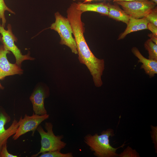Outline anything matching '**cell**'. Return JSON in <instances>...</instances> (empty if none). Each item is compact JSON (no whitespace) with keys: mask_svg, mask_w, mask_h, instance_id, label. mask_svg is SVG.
Returning a JSON list of instances; mask_svg holds the SVG:
<instances>
[{"mask_svg":"<svg viewBox=\"0 0 157 157\" xmlns=\"http://www.w3.org/2000/svg\"><path fill=\"white\" fill-rule=\"evenodd\" d=\"M67 13L74 37L78 60L88 68H92L98 65L99 60L92 52L85 38L84 24L81 19L83 12L78 9L77 3L73 2L67 8Z\"/></svg>","mask_w":157,"mask_h":157,"instance_id":"obj_1","label":"cell"},{"mask_svg":"<svg viewBox=\"0 0 157 157\" xmlns=\"http://www.w3.org/2000/svg\"><path fill=\"white\" fill-rule=\"evenodd\" d=\"M114 135V130L108 129L103 131L101 134L96 133L93 135L88 134L84 137L85 143L93 152L94 156L97 157H116L119 156L116 153L118 149L123 147L125 142L117 148L112 147L110 143L109 138Z\"/></svg>","mask_w":157,"mask_h":157,"instance_id":"obj_2","label":"cell"},{"mask_svg":"<svg viewBox=\"0 0 157 157\" xmlns=\"http://www.w3.org/2000/svg\"><path fill=\"white\" fill-rule=\"evenodd\" d=\"M53 125L50 122H46L44 127L46 132L42 127L39 125L37 130L41 138V147L39 152L31 157H36L42 153L53 151H59L64 149L67 144L61 140L64 138L63 135H56L53 131Z\"/></svg>","mask_w":157,"mask_h":157,"instance_id":"obj_3","label":"cell"},{"mask_svg":"<svg viewBox=\"0 0 157 157\" xmlns=\"http://www.w3.org/2000/svg\"><path fill=\"white\" fill-rule=\"evenodd\" d=\"M55 22L51 24L50 28L59 34L60 38V44L68 47L73 53L77 54L76 43L72 35V30L68 19L58 12L55 13Z\"/></svg>","mask_w":157,"mask_h":157,"instance_id":"obj_4","label":"cell"},{"mask_svg":"<svg viewBox=\"0 0 157 157\" xmlns=\"http://www.w3.org/2000/svg\"><path fill=\"white\" fill-rule=\"evenodd\" d=\"M7 29L6 30L0 24V33L2 37L1 41L4 48L11 51L14 56L16 59V63L20 66L22 62L25 60H33L34 58L31 57L29 54L23 55L20 50L15 43L17 40V38L13 34L10 24L7 26Z\"/></svg>","mask_w":157,"mask_h":157,"instance_id":"obj_5","label":"cell"},{"mask_svg":"<svg viewBox=\"0 0 157 157\" xmlns=\"http://www.w3.org/2000/svg\"><path fill=\"white\" fill-rule=\"evenodd\" d=\"M116 3L122 6L123 10L130 17L136 18L146 17L156 5L153 1L148 0L120 1Z\"/></svg>","mask_w":157,"mask_h":157,"instance_id":"obj_6","label":"cell"},{"mask_svg":"<svg viewBox=\"0 0 157 157\" xmlns=\"http://www.w3.org/2000/svg\"><path fill=\"white\" fill-rule=\"evenodd\" d=\"M49 117L48 114L38 115L34 112L32 116L25 114L23 118L21 117L19 120V126L13 138L16 140L21 136L31 131L32 132V135H33L35 130L40 124Z\"/></svg>","mask_w":157,"mask_h":157,"instance_id":"obj_7","label":"cell"},{"mask_svg":"<svg viewBox=\"0 0 157 157\" xmlns=\"http://www.w3.org/2000/svg\"><path fill=\"white\" fill-rule=\"evenodd\" d=\"M10 53L4 48L3 45H0V80L4 79L7 76L23 73V70L20 66L16 63H11L8 61L7 54Z\"/></svg>","mask_w":157,"mask_h":157,"instance_id":"obj_8","label":"cell"},{"mask_svg":"<svg viewBox=\"0 0 157 157\" xmlns=\"http://www.w3.org/2000/svg\"><path fill=\"white\" fill-rule=\"evenodd\" d=\"M10 120V117L6 112L0 111V150L4 144H7L8 139L16 133L19 126V121L14 119L10 126L6 129L5 125Z\"/></svg>","mask_w":157,"mask_h":157,"instance_id":"obj_9","label":"cell"},{"mask_svg":"<svg viewBox=\"0 0 157 157\" xmlns=\"http://www.w3.org/2000/svg\"><path fill=\"white\" fill-rule=\"evenodd\" d=\"M48 92L41 87L35 90L30 97L33 106L34 112L38 115L47 114L44 106V99L47 97Z\"/></svg>","mask_w":157,"mask_h":157,"instance_id":"obj_10","label":"cell"},{"mask_svg":"<svg viewBox=\"0 0 157 157\" xmlns=\"http://www.w3.org/2000/svg\"><path fill=\"white\" fill-rule=\"evenodd\" d=\"M131 51L134 55L138 58V62L142 63L141 69H143L146 74L150 77H154L157 74V60L146 58L135 47L132 48Z\"/></svg>","mask_w":157,"mask_h":157,"instance_id":"obj_11","label":"cell"},{"mask_svg":"<svg viewBox=\"0 0 157 157\" xmlns=\"http://www.w3.org/2000/svg\"><path fill=\"white\" fill-rule=\"evenodd\" d=\"M149 22L146 17L136 18L130 17L126 28L124 32L119 35L118 40L123 39L127 35L131 32L148 29L147 25Z\"/></svg>","mask_w":157,"mask_h":157,"instance_id":"obj_12","label":"cell"},{"mask_svg":"<svg viewBox=\"0 0 157 157\" xmlns=\"http://www.w3.org/2000/svg\"><path fill=\"white\" fill-rule=\"evenodd\" d=\"M78 9L83 13L86 11H93L108 16L109 9L107 4L103 3H77Z\"/></svg>","mask_w":157,"mask_h":157,"instance_id":"obj_13","label":"cell"},{"mask_svg":"<svg viewBox=\"0 0 157 157\" xmlns=\"http://www.w3.org/2000/svg\"><path fill=\"white\" fill-rule=\"evenodd\" d=\"M107 4L109 12L108 16L117 21H121L126 24L128 23L130 16L127 15L117 5H113L109 3Z\"/></svg>","mask_w":157,"mask_h":157,"instance_id":"obj_14","label":"cell"},{"mask_svg":"<svg viewBox=\"0 0 157 157\" xmlns=\"http://www.w3.org/2000/svg\"><path fill=\"white\" fill-rule=\"evenodd\" d=\"M144 47L148 51V59L157 60V44L149 39L145 42Z\"/></svg>","mask_w":157,"mask_h":157,"instance_id":"obj_15","label":"cell"},{"mask_svg":"<svg viewBox=\"0 0 157 157\" xmlns=\"http://www.w3.org/2000/svg\"><path fill=\"white\" fill-rule=\"evenodd\" d=\"M6 11H7L13 14H15V12L7 7L4 0H0V19L1 20V25L4 27L6 23V19L5 16Z\"/></svg>","mask_w":157,"mask_h":157,"instance_id":"obj_16","label":"cell"},{"mask_svg":"<svg viewBox=\"0 0 157 157\" xmlns=\"http://www.w3.org/2000/svg\"><path fill=\"white\" fill-rule=\"evenodd\" d=\"M39 157H73V153H62L59 151H53L42 153Z\"/></svg>","mask_w":157,"mask_h":157,"instance_id":"obj_17","label":"cell"},{"mask_svg":"<svg viewBox=\"0 0 157 157\" xmlns=\"http://www.w3.org/2000/svg\"><path fill=\"white\" fill-rule=\"evenodd\" d=\"M120 157H139V154L135 149H133L128 146L124 151L119 154Z\"/></svg>","mask_w":157,"mask_h":157,"instance_id":"obj_18","label":"cell"},{"mask_svg":"<svg viewBox=\"0 0 157 157\" xmlns=\"http://www.w3.org/2000/svg\"><path fill=\"white\" fill-rule=\"evenodd\" d=\"M146 17L150 22L157 26V8L156 6L147 15Z\"/></svg>","mask_w":157,"mask_h":157,"instance_id":"obj_19","label":"cell"},{"mask_svg":"<svg viewBox=\"0 0 157 157\" xmlns=\"http://www.w3.org/2000/svg\"><path fill=\"white\" fill-rule=\"evenodd\" d=\"M151 131L150 132L151 137L156 150L157 151V126H151Z\"/></svg>","mask_w":157,"mask_h":157,"instance_id":"obj_20","label":"cell"},{"mask_svg":"<svg viewBox=\"0 0 157 157\" xmlns=\"http://www.w3.org/2000/svg\"><path fill=\"white\" fill-rule=\"evenodd\" d=\"M16 155L9 153L7 149V144H4L0 150V157H17Z\"/></svg>","mask_w":157,"mask_h":157,"instance_id":"obj_21","label":"cell"},{"mask_svg":"<svg viewBox=\"0 0 157 157\" xmlns=\"http://www.w3.org/2000/svg\"><path fill=\"white\" fill-rule=\"evenodd\" d=\"M147 28L151 32L153 35L157 37V26L149 22L147 25Z\"/></svg>","mask_w":157,"mask_h":157,"instance_id":"obj_22","label":"cell"},{"mask_svg":"<svg viewBox=\"0 0 157 157\" xmlns=\"http://www.w3.org/2000/svg\"><path fill=\"white\" fill-rule=\"evenodd\" d=\"M149 37L150 38V39L154 42L157 44V37L153 35L152 33L149 34Z\"/></svg>","mask_w":157,"mask_h":157,"instance_id":"obj_23","label":"cell"},{"mask_svg":"<svg viewBox=\"0 0 157 157\" xmlns=\"http://www.w3.org/2000/svg\"><path fill=\"white\" fill-rule=\"evenodd\" d=\"M147 0H113V2H116L118 1H146Z\"/></svg>","mask_w":157,"mask_h":157,"instance_id":"obj_24","label":"cell"},{"mask_svg":"<svg viewBox=\"0 0 157 157\" xmlns=\"http://www.w3.org/2000/svg\"><path fill=\"white\" fill-rule=\"evenodd\" d=\"M93 0H84V2L83 3H85L88 2H90Z\"/></svg>","mask_w":157,"mask_h":157,"instance_id":"obj_25","label":"cell"},{"mask_svg":"<svg viewBox=\"0 0 157 157\" xmlns=\"http://www.w3.org/2000/svg\"><path fill=\"white\" fill-rule=\"evenodd\" d=\"M152 1L155 3L157 4V0H151Z\"/></svg>","mask_w":157,"mask_h":157,"instance_id":"obj_26","label":"cell"},{"mask_svg":"<svg viewBox=\"0 0 157 157\" xmlns=\"http://www.w3.org/2000/svg\"><path fill=\"white\" fill-rule=\"evenodd\" d=\"M0 88L1 89H3V87L2 86L0 83Z\"/></svg>","mask_w":157,"mask_h":157,"instance_id":"obj_27","label":"cell"},{"mask_svg":"<svg viewBox=\"0 0 157 157\" xmlns=\"http://www.w3.org/2000/svg\"><path fill=\"white\" fill-rule=\"evenodd\" d=\"M73 0V1H76V0Z\"/></svg>","mask_w":157,"mask_h":157,"instance_id":"obj_28","label":"cell"}]
</instances>
